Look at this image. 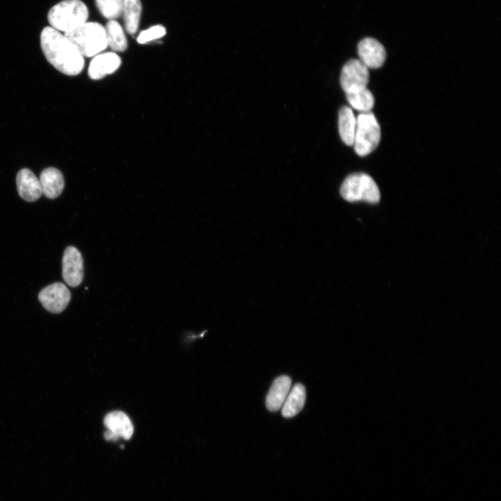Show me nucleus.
I'll return each mask as SVG.
<instances>
[{
    "label": "nucleus",
    "mask_w": 501,
    "mask_h": 501,
    "mask_svg": "<svg viewBox=\"0 0 501 501\" xmlns=\"http://www.w3.org/2000/svg\"><path fill=\"white\" fill-rule=\"evenodd\" d=\"M108 46L114 52H124L128 41L121 26L115 20H110L105 28Z\"/></svg>",
    "instance_id": "nucleus-18"
},
{
    "label": "nucleus",
    "mask_w": 501,
    "mask_h": 501,
    "mask_svg": "<svg viewBox=\"0 0 501 501\" xmlns=\"http://www.w3.org/2000/svg\"><path fill=\"white\" fill-rule=\"evenodd\" d=\"M41 46L48 62L62 74L76 76L83 71L84 57L65 35L57 30L52 27L43 30Z\"/></svg>",
    "instance_id": "nucleus-1"
},
{
    "label": "nucleus",
    "mask_w": 501,
    "mask_h": 501,
    "mask_svg": "<svg viewBox=\"0 0 501 501\" xmlns=\"http://www.w3.org/2000/svg\"><path fill=\"white\" fill-rule=\"evenodd\" d=\"M292 381L288 376H281L273 382L266 398V407L271 411L280 409L289 396Z\"/></svg>",
    "instance_id": "nucleus-14"
},
{
    "label": "nucleus",
    "mask_w": 501,
    "mask_h": 501,
    "mask_svg": "<svg viewBox=\"0 0 501 501\" xmlns=\"http://www.w3.org/2000/svg\"><path fill=\"white\" fill-rule=\"evenodd\" d=\"M350 105L362 113L370 112L375 105V98L367 88L346 94Z\"/></svg>",
    "instance_id": "nucleus-19"
},
{
    "label": "nucleus",
    "mask_w": 501,
    "mask_h": 501,
    "mask_svg": "<svg viewBox=\"0 0 501 501\" xmlns=\"http://www.w3.org/2000/svg\"><path fill=\"white\" fill-rule=\"evenodd\" d=\"M306 397L305 387L301 384L295 385L282 406V415L287 418L298 415L305 407Z\"/></svg>",
    "instance_id": "nucleus-16"
},
{
    "label": "nucleus",
    "mask_w": 501,
    "mask_h": 501,
    "mask_svg": "<svg viewBox=\"0 0 501 501\" xmlns=\"http://www.w3.org/2000/svg\"><path fill=\"white\" fill-rule=\"evenodd\" d=\"M121 65V58L115 53H100L94 57L89 68L91 79L99 80L116 72Z\"/></svg>",
    "instance_id": "nucleus-11"
},
{
    "label": "nucleus",
    "mask_w": 501,
    "mask_h": 501,
    "mask_svg": "<svg viewBox=\"0 0 501 501\" xmlns=\"http://www.w3.org/2000/svg\"><path fill=\"white\" fill-rule=\"evenodd\" d=\"M381 140V129L375 116L371 112L362 113L357 118L354 146L362 157L373 152Z\"/></svg>",
    "instance_id": "nucleus-5"
},
{
    "label": "nucleus",
    "mask_w": 501,
    "mask_h": 501,
    "mask_svg": "<svg viewBox=\"0 0 501 501\" xmlns=\"http://www.w3.org/2000/svg\"><path fill=\"white\" fill-rule=\"evenodd\" d=\"M360 61L368 69H379L383 66L387 58L384 47L376 40L366 38L358 45Z\"/></svg>",
    "instance_id": "nucleus-10"
},
{
    "label": "nucleus",
    "mask_w": 501,
    "mask_h": 501,
    "mask_svg": "<svg viewBox=\"0 0 501 501\" xmlns=\"http://www.w3.org/2000/svg\"><path fill=\"white\" fill-rule=\"evenodd\" d=\"M166 33L164 27L161 25L155 26L142 32L137 38V42L140 44H148L164 37Z\"/></svg>",
    "instance_id": "nucleus-21"
},
{
    "label": "nucleus",
    "mask_w": 501,
    "mask_h": 501,
    "mask_svg": "<svg viewBox=\"0 0 501 501\" xmlns=\"http://www.w3.org/2000/svg\"><path fill=\"white\" fill-rule=\"evenodd\" d=\"M89 15V10L81 0H64L50 10L48 19L53 28L66 34L87 22Z\"/></svg>",
    "instance_id": "nucleus-2"
},
{
    "label": "nucleus",
    "mask_w": 501,
    "mask_h": 501,
    "mask_svg": "<svg viewBox=\"0 0 501 501\" xmlns=\"http://www.w3.org/2000/svg\"><path fill=\"white\" fill-rule=\"evenodd\" d=\"M142 12L141 0H124V17L126 31L131 35L137 33Z\"/></svg>",
    "instance_id": "nucleus-17"
},
{
    "label": "nucleus",
    "mask_w": 501,
    "mask_h": 501,
    "mask_svg": "<svg viewBox=\"0 0 501 501\" xmlns=\"http://www.w3.org/2000/svg\"><path fill=\"white\" fill-rule=\"evenodd\" d=\"M39 299L47 311L60 314L70 303L71 294L65 285L56 283L43 289L39 295Z\"/></svg>",
    "instance_id": "nucleus-7"
},
{
    "label": "nucleus",
    "mask_w": 501,
    "mask_h": 501,
    "mask_svg": "<svg viewBox=\"0 0 501 501\" xmlns=\"http://www.w3.org/2000/svg\"><path fill=\"white\" fill-rule=\"evenodd\" d=\"M104 423L108 429L105 433L108 441H116L119 438L129 440L133 434L134 427L130 418L122 411H113L105 418Z\"/></svg>",
    "instance_id": "nucleus-9"
},
{
    "label": "nucleus",
    "mask_w": 501,
    "mask_h": 501,
    "mask_svg": "<svg viewBox=\"0 0 501 501\" xmlns=\"http://www.w3.org/2000/svg\"><path fill=\"white\" fill-rule=\"evenodd\" d=\"M100 13L108 20H116L123 15L124 0H96Z\"/></svg>",
    "instance_id": "nucleus-20"
},
{
    "label": "nucleus",
    "mask_w": 501,
    "mask_h": 501,
    "mask_svg": "<svg viewBox=\"0 0 501 501\" xmlns=\"http://www.w3.org/2000/svg\"><path fill=\"white\" fill-rule=\"evenodd\" d=\"M368 68L360 60H351L343 67L341 74V86L346 94L365 88L369 83Z\"/></svg>",
    "instance_id": "nucleus-6"
},
{
    "label": "nucleus",
    "mask_w": 501,
    "mask_h": 501,
    "mask_svg": "<svg viewBox=\"0 0 501 501\" xmlns=\"http://www.w3.org/2000/svg\"><path fill=\"white\" fill-rule=\"evenodd\" d=\"M342 197L349 202L377 203L380 200L379 187L372 177L364 173L348 176L341 187Z\"/></svg>",
    "instance_id": "nucleus-4"
},
{
    "label": "nucleus",
    "mask_w": 501,
    "mask_h": 501,
    "mask_svg": "<svg viewBox=\"0 0 501 501\" xmlns=\"http://www.w3.org/2000/svg\"><path fill=\"white\" fill-rule=\"evenodd\" d=\"M357 128V118L353 110L347 106L343 107L339 112V130L341 138L347 146L354 145Z\"/></svg>",
    "instance_id": "nucleus-15"
},
{
    "label": "nucleus",
    "mask_w": 501,
    "mask_h": 501,
    "mask_svg": "<svg viewBox=\"0 0 501 501\" xmlns=\"http://www.w3.org/2000/svg\"><path fill=\"white\" fill-rule=\"evenodd\" d=\"M17 185L20 196L26 201H36L43 194L40 180L28 169H23L18 173Z\"/></svg>",
    "instance_id": "nucleus-12"
},
{
    "label": "nucleus",
    "mask_w": 501,
    "mask_h": 501,
    "mask_svg": "<svg viewBox=\"0 0 501 501\" xmlns=\"http://www.w3.org/2000/svg\"><path fill=\"white\" fill-rule=\"evenodd\" d=\"M40 182L42 193L49 198H58L62 193L65 181L62 173L58 169L49 167L41 174Z\"/></svg>",
    "instance_id": "nucleus-13"
},
{
    "label": "nucleus",
    "mask_w": 501,
    "mask_h": 501,
    "mask_svg": "<svg viewBox=\"0 0 501 501\" xmlns=\"http://www.w3.org/2000/svg\"><path fill=\"white\" fill-rule=\"evenodd\" d=\"M65 35L83 57H95L108 47L105 28L96 22H86Z\"/></svg>",
    "instance_id": "nucleus-3"
},
{
    "label": "nucleus",
    "mask_w": 501,
    "mask_h": 501,
    "mask_svg": "<svg viewBox=\"0 0 501 501\" xmlns=\"http://www.w3.org/2000/svg\"><path fill=\"white\" fill-rule=\"evenodd\" d=\"M62 275L70 287H79L84 279V262L80 250L74 246L66 248L62 260Z\"/></svg>",
    "instance_id": "nucleus-8"
}]
</instances>
